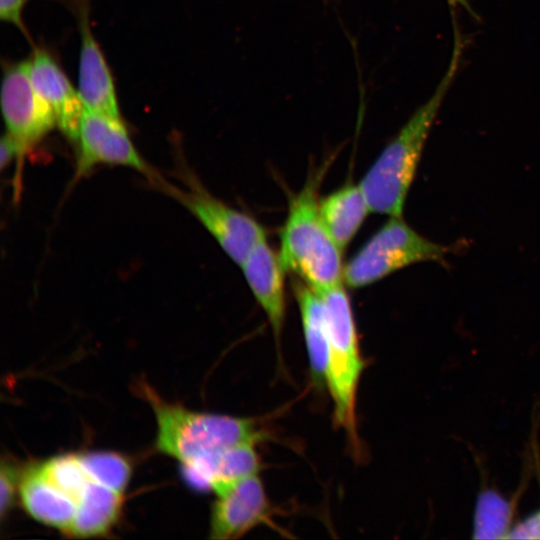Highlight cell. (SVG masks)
I'll list each match as a JSON object with an SVG mask.
<instances>
[{"mask_svg":"<svg viewBox=\"0 0 540 540\" xmlns=\"http://www.w3.org/2000/svg\"><path fill=\"white\" fill-rule=\"evenodd\" d=\"M462 47L461 35L454 22L451 61L437 89L384 147L359 182L371 212L402 217L426 140L459 68Z\"/></svg>","mask_w":540,"mask_h":540,"instance_id":"6da1fadb","label":"cell"},{"mask_svg":"<svg viewBox=\"0 0 540 540\" xmlns=\"http://www.w3.org/2000/svg\"><path fill=\"white\" fill-rule=\"evenodd\" d=\"M136 388L153 409L157 450L181 464L226 447L258 444L267 437L256 418L192 411L164 400L145 381Z\"/></svg>","mask_w":540,"mask_h":540,"instance_id":"7a4b0ae2","label":"cell"},{"mask_svg":"<svg viewBox=\"0 0 540 540\" xmlns=\"http://www.w3.org/2000/svg\"><path fill=\"white\" fill-rule=\"evenodd\" d=\"M321 179V173L312 175L290 202L278 252L286 271L318 294L344 283L345 266L342 250L320 214L317 191Z\"/></svg>","mask_w":540,"mask_h":540,"instance_id":"3957f363","label":"cell"},{"mask_svg":"<svg viewBox=\"0 0 540 540\" xmlns=\"http://www.w3.org/2000/svg\"><path fill=\"white\" fill-rule=\"evenodd\" d=\"M325 314L329 361L327 389L334 406V423L342 428L354 454H361L357 431L356 398L366 366L362 356L353 309L345 284L319 294Z\"/></svg>","mask_w":540,"mask_h":540,"instance_id":"277c9868","label":"cell"},{"mask_svg":"<svg viewBox=\"0 0 540 540\" xmlns=\"http://www.w3.org/2000/svg\"><path fill=\"white\" fill-rule=\"evenodd\" d=\"M450 248L420 235L402 217H390L344 266V284L359 289L415 263H443Z\"/></svg>","mask_w":540,"mask_h":540,"instance_id":"5b68a950","label":"cell"},{"mask_svg":"<svg viewBox=\"0 0 540 540\" xmlns=\"http://www.w3.org/2000/svg\"><path fill=\"white\" fill-rule=\"evenodd\" d=\"M1 108L18 163L57 126L53 111L32 84L28 60L7 62L3 67Z\"/></svg>","mask_w":540,"mask_h":540,"instance_id":"8992f818","label":"cell"},{"mask_svg":"<svg viewBox=\"0 0 540 540\" xmlns=\"http://www.w3.org/2000/svg\"><path fill=\"white\" fill-rule=\"evenodd\" d=\"M165 188L202 224L229 258L241 265L264 236V228L251 216L234 209L199 185L182 190L162 181Z\"/></svg>","mask_w":540,"mask_h":540,"instance_id":"52a82bcc","label":"cell"},{"mask_svg":"<svg viewBox=\"0 0 540 540\" xmlns=\"http://www.w3.org/2000/svg\"><path fill=\"white\" fill-rule=\"evenodd\" d=\"M75 142L78 143L76 178L88 175L100 165H116L134 169L160 183L134 146L123 119L84 109Z\"/></svg>","mask_w":540,"mask_h":540,"instance_id":"ba28073f","label":"cell"},{"mask_svg":"<svg viewBox=\"0 0 540 540\" xmlns=\"http://www.w3.org/2000/svg\"><path fill=\"white\" fill-rule=\"evenodd\" d=\"M215 495L209 521L211 539H237L259 525L272 523L274 509L259 473Z\"/></svg>","mask_w":540,"mask_h":540,"instance_id":"9c48e42d","label":"cell"},{"mask_svg":"<svg viewBox=\"0 0 540 540\" xmlns=\"http://www.w3.org/2000/svg\"><path fill=\"white\" fill-rule=\"evenodd\" d=\"M247 284L264 311L276 342L281 339L286 315L285 273L279 254L266 236L251 249L240 265Z\"/></svg>","mask_w":540,"mask_h":540,"instance_id":"30bf717a","label":"cell"},{"mask_svg":"<svg viewBox=\"0 0 540 540\" xmlns=\"http://www.w3.org/2000/svg\"><path fill=\"white\" fill-rule=\"evenodd\" d=\"M32 84L54 113L57 127L76 141L84 106L69 78L57 61L43 49H35L28 59Z\"/></svg>","mask_w":540,"mask_h":540,"instance_id":"8fae6325","label":"cell"},{"mask_svg":"<svg viewBox=\"0 0 540 540\" xmlns=\"http://www.w3.org/2000/svg\"><path fill=\"white\" fill-rule=\"evenodd\" d=\"M78 93L84 109L122 119L110 67L81 9Z\"/></svg>","mask_w":540,"mask_h":540,"instance_id":"7c38bea8","label":"cell"},{"mask_svg":"<svg viewBox=\"0 0 540 540\" xmlns=\"http://www.w3.org/2000/svg\"><path fill=\"white\" fill-rule=\"evenodd\" d=\"M253 443L213 451L182 465L188 484L214 494L261 469V458Z\"/></svg>","mask_w":540,"mask_h":540,"instance_id":"4fadbf2b","label":"cell"},{"mask_svg":"<svg viewBox=\"0 0 540 540\" xmlns=\"http://www.w3.org/2000/svg\"><path fill=\"white\" fill-rule=\"evenodd\" d=\"M18 493L31 517L66 533L74 519L76 504L49 482L36 464L23 469Z\"/></svg>","mask_w":540,"mask_h":540,"instance_id":"5bb4252c","label":"cell"},{"mask_svg":"<svg viewBox=\"0 0 540 540\" xmlns=\"http://www.w3.org/2000/svg\"><path fill=\"white\" fill-rule=\"evenodd\" d=\"M298 304L311 381L317 389L327 388L329 347L322 300L300 279L293 281Z\"/></svg>","mask_w":540,"mask_h":540,"instance_id":"9a60e30c","label":"cell"},{"mask_svg":"<svg viewBox=\"0 0 540 540\" xmlns=\"http://www.w3.org/2000/svg\"><path fill=\"white\" fill-rule=\"evenodd\" d=\"M123 493L90 477L78 503L74 519L65 535L75 538L98 537L109 533L118 522Z\"/></svg>","mask_w":540,"mask_h":540,"instance_id":"2e32d148","label":"cell"},{"mask_svg":"<svg viewBox=\"0 0 540 540\" xmlns=\"http://www.w3.org/2000/svg\"><path fill=\"white\" fill-rule=\"evenodd\" d=\"M319 210L328 231L343 251L371 212L359 184H347L319 200Z\"/></svg>","mask_w":540,"mask_h":540,"instance_id":"e0dca14e","label":"cell"},{"mask_svg":"<svg viewBox=\"0 0 540 540\" xmlns=\"http://www.w3.org/2000/svg\"><path fill=\"white\" fill-rule=\"evenodd\" d=\"M511 519V503L494 490H484L478 495L475 505L473 538H507L512 528Z\"/></svg>","mask_w":540,"mask_h":540,"instance_id":"ac0fdd59","label":"cell"},{"mask_svg":"<svg viewBox=\"0 0 540 540\" xmlns=\"http://www.w3.org/2000/svg\"><path fill=\"white\" fill-rule=\"evenodd\" d=\"M77 457L89 477L124 494L132 470L125 456L116 452L90 451L77 453Z\"/></svg>","mask_w":540,"mask_h":540,"instance_id":"d6986e66","label":"cell"},{"mask_svg":"<svg viewBox=\"0 0 540 540\" xmlns=\"http://www.w3.org/2000/svg\"><path fill=\"white\" fill-rule=\"evenodd\" d=\"M21 470L10 459H2L0 467V516L3 519L12 508L17 491H19Z\"/></svg>","mask_w":540,"mask_h":540,"instance_id":"ffe728a7","label":"cell"},{"mask_svg":"<svg viewBox=\"0 0 540 540\" xmlns=\"http://www.w3.org/2000/svg\"><path fill=\"white\" fill-rule=\"evenodd\" d=\"M30 0H0V19L14 25L26 37L28 32L23 21L22 13Z\"/></svg>","mask_w":540,"mask_h":540,"instance_id":"44dd1931","label":"cell"},{"mask_svg":"<svg viewBox=\"0 0 540 540\" xmlns=\"http://www.w3.org/2000/svg\"><path fill=\"white\" fill-rule=\"evenodd\" d=\"M508 539H540V509L514 525Z\"/></svg>","mask_w":540,"mask_h":540,"instance_id":"7402d4cb","label":"cell"},{"mask_svg":"<svg viewBox=\"0 0 540 540\" xmlns=\"http://www.w3.org/2000/svg\"><path fill=\"white\" fill-rule=\"evenodd\" d=\"M13 159H17V150L11 137L5 133L1 138L0 145L1 168L4 169Z\"/></svg>","mask_w":540,"mask_h":540,"instance_id":"603a6c76","label":"cell"},{"mask_svg":"<svg viewBox=\"0 0 540 540\" xmlns=\"http://www.w3.org/2000/svg\"><path fill=\"white\" fill-rule=\"evenodd\" d=\"M448 4L452 7H464L467 10H471L468 0H447Z\"/></svg>","mask_w":540,"mask_h":540,"instance_id":"cb8c5ba5","label":"cell"}]
</instances>
